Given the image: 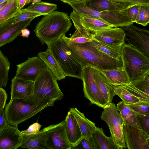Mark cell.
I'll return each mask as SVG.
<instances>
[{"label":"cell","instance_id":"obj_3","mask_svg":"<svg viewBox=\"0 0 149 149\" xmlns=\"http://www.w3.org/2000/svg\"><path fill=\"white\" fill-rule=\"evenodd\" d=\"M72 25L67 14L56 11L45 15L37 23L34 31L42 44H47L65 35Z\"/></svg>","mask_w":149,"mask_h":149},{"label":"cell","instance_id":"obj_1","mask_svg":"<svg viewBox=\"0 0 149 149\" xmlns=\"http://www.w3.org/2000/svg\"><path fill=\"white\" fill-rule=\"evenodd\" d=\"M68 44L83 68L90 67L102 71L123 66L122 58L116 59L111 58L97 50L90 42Z\"/></svg>","mask_w":149,"mask_h":149},{"label":"cell","instance_id":"obj_47","mask_svg":"<svg viewBox=\"0 0 149 149\" xmlns=\"http://www.w3.org/2000/svg\"><path fill=\"white\" fill-rule=\"evenodd\" d=\"M21 36L23 37H28L30 34L29 31L28 29L25 28L22 30Z\"/></svg>","mask_w":149,"mask_h":149},{"label":"cell","instance_id":"obj_48","mask_svg":"<svg viewBox=\"0 0 149 149\" xmlns=\"http://www.w3.org/2000/svg\"><path fill=\"white\" fill-rule=\"evenodd\" d=\"M85 0H64L63 2L67 3L78 2L83 1Z\"/></svg>","mask_w":149,"mask_h":149},{"label":"cell","instance_id":"obj_7","mask_svg":"<svg viewBox=\"0 0 149 149\" xmlns=\"http://www.w3.org/2000/svg\"><path fill=\"white\" fill-rule=\"evenodd\" d=\"M63 95L58 86L57 79L48 68L34 82L32 96L35 100L46 99L60 100Z\"/></svg>","mask_w":149,"mask_h":149},{"label":"cell","instance_id":"obj_52","mask_svg":"<svg viewBox=\"0 0 149 149\" xmlns=\"http://www.w3.org/2000/svg\"><path fill=\"white\" fill-rule=\"evenodd\" d=\"M5 22H4V23H2V24H0V27H1V26H2L3 25V24H4V23Z\"/></svg>","mask_w":149,"mask_h":149},{"label":"cell","instance_id":"obj_51","mask_svg":"<svg viewBox=\"0 0 149 149\" xmlns=\"http://www.w3.org/2000/svg\"><path fill=\"white\" fill-rule=\"evenodd\" d=\"M9 0H0V4L6 1H8Z\"/></svg>","mask_w":149,"mask_h":149},{"label":"cell","instance_id":"obj_22","mask_svg":"<svg viewBox=\"0 0 149 149\" xmlns=\"http://www.w3.org/2000/svg\"><path fill=\"white\" fill-rule=\"evenodd\" d=\"M93 68L94 80L98 87L107 103L112 102L115 95L114 86L109 82L101 71Z\"/></svg>","mask_w":149,"mask_h":149},{"label":"cell","instance_id":"obj_44","mask_svg":"<svg viewBox=\"0 0 149 149\" xmlns=\"http://www.w3.org/2000/svg\"><path fill=\"white\" fill-rule=\"evenodd\" d=\"M7 98L6 91L3 88H0V111L4 108Z\"/></svg>","mask_w":149,"mask_h":149},{"label":"cell","instance_id":"obj_11","mask_svg":"<svg viewBox=\"0 0 149 149\" xmlns=\"http://www.w3.org/2000/svg\"><path fill=\"white\" fill-rule=\"evenodd\" d=\"M47 133L46 145L48 149H71L66 134L65 121L44 128Z\"/></svg>","mask_w":149,"mask_h":149},{"label":"cell","instance_id":"obj_40","mask_svg":"<svg viewBox=\"0 0 149 149\" xmlns=\"http://www.w3.org/2000/svg\"><path fill=\"white\" fill-rule=\"evenodd\" d=\"M78 146H80V148L82 149H95L91 137L87 136L83 137L79 144L75 147Z\"/></svg>","mask_w":149,"mask_h":149},{"label":"cell","instance_id":"obj_27","mask_svg":"<svg viewBox=\"0 0 149 149\" xmlns=\"http://www.w3.org/2000/svg\"><path fill=\"white\" fill-rule=\"evenodd\" d=\"M79 15L81 24L86 30L91 33L106 29L113 27L111 25L97 18Z\"/></svg>","mask_w":149,"mask_h":149},{"label":"cell","instance_id":"obj_28","mask_svg":"<svg viewBox=\"0 0 149 149\" xmlns=\"http://www.w3.org/2000/svg\"><path fill=\"white\" fill-rule=\"evenodd\" d=\"M91 44L97 50L113 58H121L122 47L113 46L101 42L93 38Z\"/></svg>","mask_w":149,"mask_h":149},{"label":"cell","instance_id":"obj_36","mask_svg":"<svg viewBox=\"0 0 149 149\" xmlns=\"http://www.w3.org/2000/svg\"><path fill=\"white\" fill-rule=\"evenodd\" d=\"M127 105L136 114L149 116V102L140 101Z\"/></svg>","mask_w":149,"mask_h":149},{"label":"cell","instance_id":"obj_43","mask_svg":"<svg viewBox=\"0 0 149 149\" xmlns=\"http://www.w3.org/2000/svg\"><path fill=\"white\" fill-rule=\"evenodd\" d=\"M42 126L38 122L35 123L29 126L26 130L21 131L23 133L26 134H32L38 132Z\"/></svg>","mask_w":149,"mask_h":149},{"label":"cell","instance_id":"obj_17","mask_svg":"<svg viewBox=\"0 0 149 149\" xmlns=\"http://www.w3.org/2000/svg\"><path fill=\"white\" fill-rule=\"evenodd\" d=\"M11 99L28 98L32 95L34 82L15 77L12 79Z\"/></svg>","mask_w":149,"mask_h":149},{"label":"cell","instance_id":"obj_2","mask_svg":"<svg viewBox=\"0 0 149 149\" xmlns=\"http://www.w3.org/2000/svg\"><path fill=\"white\" fill-rule=\"evenodd\" d=\"M56 99L35 100L32 97L13 99L5 107L4 115L8 124L17 125L48 107L54 105Z\"/></svg>","mask_w":149,"mask_h":149},{"label":"cell","instance_id":"obj_53","mask_svg":"<svg viewBox=\"0 0 149 149\" xmlns=\"http://www.w3.org/2000/svg\"><path fill=\"white\" fill-rule=\"evenodd\" d=\"M61 0L62 1H63L64 0Z\"/></svg>","mask_w":149,"mask_h":149},{"label":"cell","instance_id":"obj_15","mask_svg":"<svg viewBox=\"0 0 149 149\" xmlns=\"http://www.w3.org/2000/svg\"><path fill=\"white\" fill-rule=\"evenodd\" d=\"M17 125H8L0 131V149H16L22 142V136Z\"/></svg>","mask_w":149,"mask_h":149},{"label":"cell","instance_id":"obj_45","mask_svg":"<svg viewBox=\"0 0 149 149\" xmlns=\"http://www.w3.org/2000/svg\"><path fill=\"white\" fill-rule=\"evenodd\" d=\"M8 125L5 116L3 109H2L0 111V131Z\"/></svg>","mask_w":149,"mask_h":149},{"label":"cell","instance_id":"obj_35","mask_svg":"<svg viewBox=\"0 0 149 149\" xmlns=\"http://www.w3.org/2000/svg\"><path fill=\"white\" fill-rule=\"evenodd\" d=\"M135 22L143 26L149 22V5H141Z\"/></svg>","mask_w":149,"mask_h":149},{"label":"cell","instance_id":"obj_42","mask_svg":"<svg viewBox=\"0 0 149 149\" xmlns=\"http://www.w3.org/2000/svg\"><path fill=\"white\" fill-rule=\"evenodd\" d=\"M123 4L134 5L135 4L149 5V0H110Z\"/></svg>","mask_w":149,"mask_h":149},{"label":"cell","instance_id":"obj_21","mask_svg":"<svg viewBox=\"0 0 149 149\" xmlns=\"http://www.w3.org/2000/svg\"><path fill=\"white\" fill-rule=\"evenodd\" d=\"M34 19L32 18L13 24L0 32V47L13 41Z\"/></svg>","mask_w":149,"mask_h":149},{"label":"cell","instance_id":"obj_16","mask_svg":"<svg viewBox=\"0 0 149 149\" xmlns=\"http://www.w3.org/2000/svg\"><path fill=\"white\" fill-rule=\"evenodd\" d=\"M112 28L92 33L93 38L108 45L123 46L125 44V35L124 31L121 27Z\"/></svg>","mask_w":149,"mask_h":149},{"label":"cell","instance_id":"obj_39","mask_svg":"<svg viewBox=\"0 0 149 149\" xmlns=\"http://www.w3.org/2000/svg\"><path fill=\"white\" fill-rule=\"evenodd\" d=\"M68 44L73 43L79 44H82L91 41L93 38V36L91 37L80 36H72L70 38H68L64 36Z\"/></svg>","mask_w":149,"mask_h":149},{"label":"cell","instance_id":"obj_8","mask_svg":"<svg viewBox=\"0 0 149 149\" xmlns=\"http://www.w3.org/2000/svg\"><path fill=\"white\" fill-rule=\"evenodd\" d=\"M103 109L100 118L108 126L113 142L118 149H126L123 134V120L116 106L111 102Z\"/></svg>","mask_w":149,"mask_h":149},{"label":"cell","instance_id":"obj_30","mask_svg":"<svg viewBox=\"0 0 149 149\" xmlns=\"http://www.w3.org/2000/svg\"><path fill=\"white\" fill-rule=\"evenodd\" d=\"M18 0H9L0 10V24L13 17L19 10Z\"/></svg>","mask_w":149,"mask_h":149},{"label":"cell","instance_id":"obj_18","mask_svg":"<svg viewBox=\"0 0 149 149\" xmlns=\"http://www.w3.org/2000/svg\"><path fill=\"white\" fill-rule=\"evenodd\" d=\"M64 121L66 134L72 149L79 143L83 137L82 133L76 120L70 111Z\"/></svg>","mask_w":149,"mask_h":149},{"label":"cell","instance_id":"obj_9","mask_svg":"<svg viewBox=\"0 0 149 149\" xmlns=\"http://www.w3.org/2000/svg\"><path fill=\"white\" fill-rule=\"evenodd\" d=\"M83 91L85 97L92 104L103 108L107 104L96 84L94 78L93 68L90 67L83 68L81 74Z\"/></svg>","mask_w":149,"mask_h":149},{"label":"cell","instance_id":"obj_10","mask_svg":"<svg viewBox=\"0 0 149 149\" xmlns=\"http://www.w3.org/2000/svg\"><path fill=\"white\" fill-rule=\"evenodd\" d=\"M120 27L125 33V39L128 44L149 58V31L133 24Z\"/></svg>","mask_w":149,"mask_h":149},{"label":"cell","instance_id":"obj_31","mask_svg":"<svg viewBox=\"0 0 149 149\" xmlns=\"http://www.w3.org/2000/svg\"><path fill=\"white\" fill-rule=\"evenodd\" d=\"M10 63L0 50V88L5 87L8 80Z\"/></svg>","mask_w":149,"mask_h":149},{"label":"cell","instance_id":"obj_33","mask_svg":"<svg viewBox=\"0 0 149 149\" xmlns=\"http://www.w3.org/2000/svg\"><path fill=\"white\" fill-rule=\"evenodd\" d=\"M70 18L72 21L76 29L72 36H83L87 37L92 36V34L86 30L82 25L80 22L79 15L74 10L70 13Z\"/></svg>","mask_w":149,"mask_h":149},{"label":"cell","instance_id":"obj_50","mask_svg":"<svg viewBox=\"0 0 149 149\" xmlns=\"http://www.w3.org/2000/svg\"><path fill=\"white\" fill-rule=\"evenodd\" d=\"M41 0H33L31 4H34L36 3L40 2Z\"/></svg>","mask_w":149,"mask_h":149},{"label":"cell","instance_id":"obj_38","mask_svg":"<svg viewBox=\"0 0 149 149\" xmlns=\"http://www.w3.org/2000/svg\"><path fill=\"white\" fill-rule=\"evenodd\" d=\"M136 116L141 129L149 134V116L136 114Z\"/></svg>","mask_w":149,"mask_h":149},{"label":"cell","instance_id":"obj_29","mask_svg":"<svg viewBox=\"0 0 149 149\" xmlns=\"http://www.w3.org/2000/svg\"><path fill=\"white\" fill-rule=\"evenodd\" d=\"M116 108L123 120L124 125H129L141 129L136 114L123 101L117 104Z\"/></svg>","mask_w":149,"mask_h":149},{"label":"cell","instance_id":"obj_24","mask_svg":"<svg viewBox=\"0 0 149 149\" xmlns=\"http://www.w3.org/2000/svg\"><path fill=\"white\" fill-rule=\"evenodd\" d=\"M70 111L74 116L80 127L83 137H91L95 130V124L86 118L84 114L76 107L72 108Z\"/></svg>","mask_w":149,"mask_h":149},{"label":"cell","instance_id":"obj_4","mask_svg":"<svg viewBox=\"0 0 149 149\" xmlns=\"http://www.w3.org/2000/svg\"><path fill=\"white\" fill-rule=\"evenodd\" d=\"M64 35L47 43V49L50 51L66 77L81 80L83 68L69 47L65 38Z\"/></svg>","mask_w":149,"mask_h":149},{"label":"cell","instance_id":"obj_32","mask_svg":"<svg viewBox=\"0 0 149 149\" xmlns=\"http://www.w3.org/2000/svg\"><path fill=\"white\" fill-rule=\"evenodd\" d=\"M56 5L40 1L34 4H31L26 9L40 13L45 15L49 14L57 9Z\"/></svg>","mask_w":149,"mask_h":149},{"label":"cell","instance_id":"obj_20","mask_svg":"<svg viewBox=\"0 0 149 149\" xmlns=\"http://www.w3.org/2000/svg\"><path fill=\"white\" fill-rule=\"evenodd\" d=\"M83 2L88 7L99 12L121 10L127 9L134 5L123 4L110 0H85Z\"/></svg>","mask_w":149,"mask_h":149},{"label":"cell","instance_id":"obj_13","mask_svg":"<svg viewBox=\"0 0 149 149\" xmlns=\"http://www.w3.org/2000/svg\"><path fill=\"white\" fill-rule=\"evenodd\" d=\"M123 134L128 149H149V134L129 125H123Z\"/></svg>","mask_w":149,"mask_h":149},{"label":"cell","instance_id":"obj_34","mask_svg":"<svg viewBox=\"0 0 149 149\" xmlns=\"http://www.w3.org/2000/svg\"><path fill=\"white\" fill-rule=\"evenodd\" d=\"M43 15L42 13L29 10L26 8L18 10L13 17L14 23Z\"/></svg>","mask_w":149,"mask_h":149},{"label":"cell","instance_id":"obj_6","mask_svg":"<svg viewBox=\"0 0 149 149\" xmlns=\"http://www.w3.org/2000/svg\"><path fill=\"white\" fill-rule=\"evenodd\" d=\"M68 4L79 14L97 18L111 25L113 27L117 28L133 24L128 15V8L118 11L99 12L88 7L83 1Z\"/></svg>","mask_w":149,"mask_h":149},{"label":"cell","instance_id":"obj_5","mask_svg":"<svg viewBox=\"0 0 149 149\" xmlns=\"http://www.w3.org/2000/svg\"><path fill=\"white\" fill-rule=\"evenodd\" d=\"M121 58L130 82L149 72V58L130 45L125 44L122 46Z\"/></svg>","mask_w":149,"mask_h":149},{"label":"cell","instance_id":"obj_25","mask_svg":"<svg viewBox=\"0 0 149 149\" xmlns=\"http://www.w3.org/2000/svg\"><path fill=\"white\" fill-rule=\"evenodd\" d=\"M38 56L44 62L57 80L59 81L65 78L66 77L59 65L49 49L47 48L45 52H40L38 54Z\"/></svg>","mask_w":149,"mask_h":149},{"label":"cell","instance_id":"obj_19","mask_svg":"<svg viewBox=\"0 0 149 149\" xmlns=\"http://www.w3.org/2000/svg\"><path fill=\"white\" fill-rule=\"evenodd\" d=\"M21 133L22 142L19 147L31 149H48L46 143L47 133L44 128L35 134H29Z\"/></svg>","mask_w":149,"mask_h":149},{"label":"cell","instance_id":"obj_14","mask_svg":"<svg viewBox=\"0 0 149 149\" xmlns=\"http://www.w3.org/2000/svg\"><path fill=\"white\" fill-rule=\"evenodd\" d=\"M114 86L115 95L118 96L126 104L140 101L149 102V95L138 89L131 82Z\"/></svg>","mask_w":149,"mask_h":149},{"label":"cell","instance_id":"obj_49","mask_svg":"<svg viewBox=\"0 0 149 149\" xmlns=\"http://www.w3.org/2000/svg\"><path fill=\"white\" fill-rule=\"evenodd\" d=\"M8 1H6L0 4V10L4 6L6 5V4L8 3Z\"/></svg>","mask_w":149,"mask_h":149},{"label":"cell","instance_id":"obj_46","mask_svg":"<svg viewBox=\"0 0 149 149\" xmlns=\"http://www.w3.org/2000/svg\"><path fill=\"white\" fill-rule=\"evenodd\" d=\"M33 0H18L17 7L19 10L23 8L24 6L31 2Z\"/></svg>","mask_w":149,"mask_h":149},{"label":"cell","instance_id":"obj_37","mask_svg":"<svg viewBox=\"0 0 149 149\" xmlns=\"http://www.w3.org/2000/svg\"><path fill=\"white\" fill-rule=\"evenodd\" d=\"M130 82L138 89L149 95V72L141 79Z\"/></svg>","mask_w":149,"mask_h":149},{"label":"cell","instance_id":"obj_12","mask_svg":"<svg viewBox=\"0 0 149 149\" xmlns=\"http://www.w3.org/2000/svg\"><path fill=\"white\" fill-rule=\"evenodd\" d=\"M15 77L34 82L47 67L38 56L29 57L25 62L17 65Z\"/></svg>","mask_w":149,"mask_h":149},{"label":"cell","instance_id":"obj_41","mask_svg":"<svg viewBox=\"0 0 149 149\" xmlns=\"http://www.w3.org/2000/svg\"><path fill=\"white\" fill-rule=\"evenodd\" d=\"M141 5H134L129 8L128 9L129 16L133 23L135 22Z\"/></svg>","mask_w":149,"mask_h":149},{"label":"cell","instance_id":"obj_26","mask_svg":"<svg viewBox=\"0 0 149 149\" xmlns=\"http://www.w3.org/2000/svg\"><path fill=\"white\" fill-rule=\"evenodd\" d=\"M91 138L95 149H118L111 137L105 135L102 128L96 127Z\"/></svg>","mask_w":149,"mask_h":149},{"label":"cell","instance_id":"obj_23","mask_svg":"<svg viewBox=\"0 0 149 149\" xmlns=\"http://www.w3.org/2000/svg\"><path fill=\"white\" fill-rule=\"evenodd\" d=\"M101 71L109 82L113 86L122 85L130 82L128 75L123 66Z\"/></svg>","mask_w":149,"mask_h":149}]
</instances>
